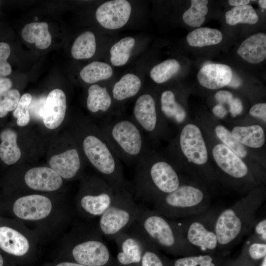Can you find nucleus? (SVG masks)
Returning <instances> with one entry per match:
<instances>
[{
	"label": "nucleus",
	"instance_id": "obj_25",
	"mask_svg": "<svg viewBox=\"0 0 266 266\" xmlns=\"http://www.w3.org/2000/svg\"><path fill=\"white\" fill-rule=\"evenodd\" d=\"M17 139V133L11 129H4L0 133V159L6 165H13L21 158Z\"/></svg>",
	"mask_w": 266,
	"mask_h": 266
},
{
	"label": "nucleus",
	"instance_id": "obj_16",
	"mask_svg": "<svg viewBox=\"0 0 266 266\" xmlns=\"http://www.w3.org/2000/svg\"><path fill=\"white\" fill-rule=\"evenodd\" d=\"M51 200L39 195H31L17 199L13 211L18 218L26 220H38L48 216L52 210Z\"/></svg>",
	"mask_w": 266,
	"mask_h": 266
},
{
	"label": "nucleus",
	"instance_id": "obj_31",
	"mask_svg": "<svg viewBox=\"0 0 266 266\" xmlns=\"http://www.w3.org/2000/svg\"><path fill=\"white\" fill-rule=\"evenodd\" d=\"M223 35L219 30L202 27L197 29L188 33L187 41L193 47H203L219 43Z\"/></svg>",
	"mask_w": 266,
	"mask_h": 266
},
{
	"label": "nucleus",
	"instance_id": "obj_30",
	"mask_svg": "<svg viewBox=\"0 0 266 266\" xmlns=\"http://www.w3.org/2000/svg\"><path fill=\"white\" fill-rule=\"evenodd\" d=\"M96 48L94 33L86 31L80 34L74 40L71 47V55L77 60L89 59L95 54Z\"/></svg>",
	"mask_w": 266,
	"mask_h": 266
},
{
	"label": "nucleus",
	"instance_id": "obj_9",
	"mask_svg": "<svg viewBox=\"0 0 266 266\" xmlns=\"http://www.w3.org/2000/svg\"><path fill=\"white\" fill-rule=\"evenodd\" d=\"M115 193L100 176L92 178L83 187L78 200L79 208L89 217H100L111 203Z\"/></svg>",
	"mask_w": 266,
	"mask_h": 266
},
{
	"label": "nucleus",
	"instance_id": "obj_37",
	"mask_svg": "<svg viewBox=\"0 0 266 266\" xmlns=\"http://www.w3.org/2000/svg\"><path fill=\"white\" fill-rule=\"evenodd\" d=\"M217 137L225 146L238 155L240 158L245 157L247 155L246 148L238 142L226 127L218 125L215 129Z\"/></svg>",
	"mask_w": 266,
	"mask_h": 266
},
{
	"label": "nucleus",
	"instance_id": "obj_32",
	"mask_svg": "<svg viewBox=\"0 0 266 266\" xmlns=\"http://www.w3.org/2000/svg\"><path fill=\"white\" fill-rule=\"evenodd\" d=\"M133 37H125L113 44L110 49V62L115 66H123L128 62L135 45Z\"/></svg>",
	"mask_w": 266,
	"mask_h": 266
},
{
	"label": "nucleus",
	"instance_id": "obj_52",
	"mask_svg": "<svg viewBox=\"0 0 266 266\" xmlns=\"http://www.w3.org/2000/svg\"><path fill=\"white\" fill-rule=\"evenodd\" d=\"M240 81L236 80V78H235L234 80L232 79L228 85L231 87L233 88H237L240 85Z\"/></svg>",
	"mask_w": 266,
	"mask_h": 266
},
{
	"label": "nucleus",
	"instance_id": "obj_39",
	"mask_svg": "<svg viewBox=\"0 0 266 266\" xmlns=\"http://www.w3.org/2000/svg\"><path fill=\"white\" fill-rule=\"evenodd\" d=\"M210 255H190L175 260L172 266H217Z\"/></svg>",
	"mask_w": 266,
	"mask_h": 266
},
{
	"label": "nucleus",
	"instance_id": "obj_27",
	"mask_svg": "<svg viewBox=\"0 0 266 266\" xmlns=\"http://www.w3.org/2000/svg\"><path fill=\"white\" fill-rule=\"evenodd\" d=\"M231 133L241 144L250 148H260L265 141L264 130L258 125L236 126L233 129Z\"/></svg>",
	"mask_w": 266,
	"mask_h": 266
},
{
	"label": "nucleus",
	"instance_id": "obj_4",
	"mask_svg": "<svg viewBox=\"0 0 266 266\" xmlns=\"http://www.w3.org/2000/svg\"><path fill=\"white\" fill-rule=\"evenodd\" d=\"M91 129L92 131L84 134L81 140L86 158L115 193L126 190L132 191L131 186L124 175L121 162L110 147L100 128L92 126Z\"/></svg>",
	"mask_w": 266,
	"mask_h": 266
},
{
	"label": "nucleus",
	"instance_id": "obj_36",
	"mask_svg": "<svg viewBox=\"0 0 266 266\" xmlns=\"http://www.w3.org/2000/svg\"><path fill=\"white\" fill-rule=\"evenodd\" d=\"M190 7L184 12L182 18L185 23L193 27H199L205 21L208 8L207 0H192Z\"/></svg>",
	"mask_w": 266,
	"mask_h": 266
},
{
	"label": "nucleus",
	"instance_id": "obj_19",
	"mask_svg": "<svg viewBox=\"0 0 266 266\" xmlns=\"http://www.w3.org/2000/svg\"><path fill=\"white\" fill-rule=\"evenodd\" d=\"M24 179L29 187L42 191H55L63 184L62 177L48 167H33L27 171Z\"/></svg>",
	"mask_w": 266,
	"mask_h": 266
},
{
	"label": "nucleus",
	"instance_id": "obj_8",
	"mask_svg": "<svg viewBox=\"0 0 266 266\" xmlns=\"http://www.w3.org/2000/svg\"><path fill=\"white\" fill-rule=\"evenodd\" d=\"M218 212L209 208L201 213L177 221L185 239L190 245L205 252L213 251L218 248L214 228Z\"/></svg>",
	"mask_w": 266,
	"mask_h": 266
},
{
	"label": "nucleus",
	"instance_id": "obj_5",
	"mask_svg": "<svg viewBox=\"0 0 266 266\" xmlns=\"http://www.w3.org/2000/svg\"><path fill=\"white\" fill-rule=\"evenodd\" d=\"M135 224L159 248L173 254H190L198 251L185 239L177 221L142 204L138 206Z\"/></svg>",
	"mask_w": 266,
	"mask_h": 266
},
{
	"label": "nucleus",
	"instance_id": "obj_3",
	"mask_svg": "<svg viewBox=\"0 0 266 266\" xmlns=\"http://www.w3.org/2000/svg\"><path fill=\"white\" fill-rule=\"evenodd\" d=\"M100 129L119 160L128 166H134L151 149L132 116L116 115L102 122Z\"/></svg>",
	"mask_w": 266,
	"mask_h": 266
},
{
	"label": "nucleus",
	"instance_id": "obj_28",
	"mask_svg": "<svg viewBox=\"0 0 266 266\" xmlns=\"http://www.w3.org/2000/svg\"><path fill=\"white\" fill-rule=\"evenodd\" d=\"M160 105L162 113L166 118L177 124H180L185 120L186 111L176 100L174 93L171 90H166L162 93Z\"/></svg>",
	"mask_w": 266,
	"mask_h": 266
},
{
	"label": "nucleus",
	"instance_id": "obj_22",
	"mask_svg": "<svg viewBox=\"0 0 266 266\" xmlns=\"http://www.w3.org/2000/svg\"><path fill=\"white\" fill-rule=\"evenodd\" d=\"M237 54L251 64H258L266 58V35L258 33L246 39L240 45Z\"/></svg>",
	"mask_w": 266,
	"mask_h": 266
},
{
	"label": "nucleus",
	"instance_id": "obj_26",
	"mask_svg": "<svg viewBox=\"0 0 266 266\" xmlns=\"http://www.w3.org/2000/svg\"><path fill=\"white\" fill-rule=\"evenodd\" d=\"M22 36L24 40L30 43H34L40 49L47 48L52 42L48 24L45 22L27 24L22 31Z\"/></svg>",
	"mask_w": 266,
	"mask_h": 266
},
{
	"label": "nucleus",
	"instance_id": "obj_2",
	"mask_svg": "<svg viewBox=\"0 0 266 266\" xmlns=\"http://www.w3.org/2000/svg\"><path fill=\"white\" fill-rule=\"evenodd\" d=\"M264 200V192L255 190L218 212L214 226L218 248L229 249L238 244L252 231L257 212Z\"/></svg>",
	"mask_w": 266,
	"mask_h": 266
},
{
	"label": "nucleus",
	"instance_id": "obj_50",
	"mask_svg": "<svg viewBox=\"0 0 266 266\" xmlns=\"http://www.w3.org/2000/svg\"><path fill=\"white\" fill-rule=\"evenodd\" d=\"M250 1L248 0H229L228 1L230 5L235 6L248 5Z\"/></svg>",
	"mask_w": 266,
	"mask_h": 266
},
{
	"label": "nucleus",
	"instance_id": "obj_13",
	"mask_svg": "<svg viewBox=\"0 0 266 266\" xmlns=\"http://www.w3.org/2000/svg\"><path fill=\"white\" fill-rule=\"evenodd\" d=\"M114 240L118 249L117 260L120 266H140L142 245L133 224Z\"/></svg>",
	"mask_w": 266,
	"mask_h": 266
},
{
	"label": "nucleus",
	"instance_id": "obj_11",
	"mask_svg": "<svg viewBox=\"0 0 266 266\" xmlns=\"http://www.w3.org/2000/svg\"><path fill=\"white\" fill-rule=\"evenodd\" d=\"M156 105L154 96L145 92L136 99L132 116L148 140L151 141L159 136L162 131Z\"/></svg>",
	"mask_w": 266,
	"mask_h": 266
},
{
	"label": "nucleus",
	"instance_id": "obj_18",
	"mask_svg": "<svg viewBox=\"0 0 266 266\" xmlns=\"http://www.w3.org/2000/svg\"><path fill=\"white\" fill-rule=\"evenodd\" d=\"M66 96L63 91L55 89L48 95L42 114L45 126L49 129L58 128L63 122L66 112Z\"/></svg>",
	"mask_w": 266,
	"mask_h": 266
},
{
	"label": "nucleus",
	"instance_id": "obj_51",
	"mask_svg": "<svg viewBox=\"0 0 266 266\" xmlns=\"http://www.w3.org/2000/svg\"><path fill=\"white\" fill-rule=\"evenodd\" d=\"M56 266H86L77 263L64 262L58 264Z\"/></svg>",
	"mask_w": 266,
	"mask_h": 266
},
{
	"label": "nucleus",
	"instance_id": "obj_45",
	"mask_svg": "<svg viewBox=\"0 0 266 266\" xmlns=\"http://www.w3.org/2000/svg\"><path fill=\"white\" fill-rule=\"evenodd\" d=\"M229 111L231 115L235 117L242 112L243 106L241 100L237 98H233L229 104Z\"/></svg>",
	"mask_w": 266,
	"mask_h": 266
},
{
	"label": "nucleus",
	"instance_id": "obj_14",
	"mask_svg": "<svg viewBox=\"0 0 266 266\" xmlns=\"http://www.w3.org/2000/svg\"><path fill=\"white\" fill-rule=\"evenodd\" d=\"M132 6L126 0H112L100 5L96 12V18L103 28L117 30L124 26L129 21Z\"/></svg>",
	"mask_w": 266,
	"mask_h": 266
},
{
	"label": "nucleus",
	"instance_id": "obj_56",
	"mask_svg": "<svg viewBox=\"0 0 266 266\" xmlns=\"http://www.w3.org/2000/svg\"><path fill=\"white\" fill-rule=\"evenodd\" d=\"M249 266L243 265V266Z\"/></svg>",
	"mask_w": 266,
	"mask_h": 266
},
{
	"label": "nucleus",
	"instance_id": "obj_38",
	"mask_svg": "<svg viewBox=\"0 0 266 266\" xmlns=\"http://www.w3.org/2000/svg\"><path fill=\"white\" fill-rule=\"evenodd\" d=\"M32 101L31 94L26 93L20 97L17 106L13 112L17 119V124L21 127L25 126L30 121V106Z\"/></svg>",
	"mask_w": 266,
	"mask_h": 266
},
{
	"label": "nucleus",
	"instance_id": "obj_29",
	"mask_svg": "<svg viewBox=\"0 0 266 266\" xmlns=\"http://www.w3.org/2000/svg\"><path fill=\"white\" fill-rule=\"evenodd\" d=\"M113 74L111 66L100 61H94L88 64L80 72L81 79L88 84H94L107 80L111 78Z\"/></svg>",
	"mask_w": 266,
	"mask_h": 266
},
{
	"label": "nucleus",
	"instance_id": "obj_24",
	"mask_svg": "<svg viewBox=\"0 0 266 266\" xmlns=\"http://www.w3.org/2000/svg\"><path fill=\"white\" fill-rule=\"evenodd\" d=\"M142 87V81L136 74L128 73L113 86L111 94L115 103L124 101L136 96Z\"/></svg>",
	"mask_w": 266,
	"mask_h": 266
},
{
	"label": "nucleus",
	"instance_id": "obj_12",
	"mask_svg": "<svg viewBox=\"0 0 266 266\" xmlns=\"http://www.w3.org/2000/svg\"><path fill=\"white\" fill-rule=\"evenodd\" d=\"M179 146L189 163L202 165L208 160V152L200 129L194 124L185 126L179 136Z\"/></svg>",
	"mask_w": 266,
	"mask_h": 266
},
{
	"label": "nucleus",
	"instance_id": "obj_41",
	"mask_svg": "<svg viewBox=\"0 0 266 266\" xmlns=\"http://www.w3.org/2000/svg\"><path fill=\"white\" fill-rule=\"evenodd\" d=\"M249 256L254 260H258L266 257V243L257 240L250 236L245 244Z\"/></svg>",
	"mask_w": 266,
	"mask_h": 266
},
{
	"label": "nucleus",
	"instance_id": "obj_44",
	"mask_svg": "<svg viewBox=\"0 0 266 266\" xmlns=\"http://www.w3.org/2000/svg\"><path fill=\"white\" fill-rule=\"evenodd\" d=\"M215 98L219 104L224 105V104H230L233 99V95L228 91L221 90L216 93Z\"/></svg>",
	"mask_w": 266,
	"mask_h": 266
},
{
	"label": "nucleus",
	"instance_id": "obj_42",
	"mask_svg": "<svg viewBox=\"0 0 266 266\" xmlns=\"http://www.w3.org/2000/svg\"><path fill=\"white\" fill-rule=\"evenodd\" d=\"M253 233L250 236L252 238L261 242L266 243V219L264 218L256 221L252 229Z\"/></svg>",
	"mask_w": 266,
	"mask_h": 266
},
{
	"label": "nucleus",
	"instance_id": "obj_40",
	"mask_svg": "<svg viewBox=\"0 0 266 266\" xmlns=\"http://www.w3.org/2000/svg\"><path fill=\"white\" fill-rule=\"evenodd\" d=\"M20 99L18 90L11 89L0 98V118L5 117L10 111L14 110Z\"/></svg>",
	"mask_w": 266,
	"mask_h": 266
},
{
	"label": "nucleus",
	"instance_id": "obj_54",
	"mask_svg": "<svg viewBox=\"0 0 266 266\" xmlns=\"http://www.w3.org/2000/svg\"><path fill=\"white\" fill-rule=\"evenodd\" d=\"M4 260L2 256L0 254V266H3Z\"/></svg>",
	"mask_w": 266,
	"mask_h": 266
},
{
	"label": "nucleus",
	"instance_id": "obj_10",
	"mask_svg": "<svg viewBox=\"0 0 266 266\" xmlns=\"http://www.w3.org/2000/svg\"><path fill=\"white\" fill-rule=\"evenodd\" d=\"M102 236L97 228L92 235L75 242L71 255L76 263L86 266H108L111 255Z\"/></svg>",
	"mask_w": 266,
	"mask_h": 266
},
{
	"label": "nucleus",
	"instance_id": "obj_53",
	"mask_svg": "<svg viewBox=\"0 0 266 266\" xmlns=\"http://www.w3.org/2000/svg\"><path fill=\"white\" fill-rule=\"evenodd\" d=\"M259 3L261 7L263 9L266 8V0H260Z\"/></svg>",
	"mask_w": 266,
	"mask_h": 266
},
{
	"label": "nucleus",
	"instance_id": "obj_20",
	"mask_svg": "<svg viewBox=\"0 0 266 266\" xmlns=\"http://www.w3.org/2000/svg\"><path fill=\"white\" fill-rule=\"evenodd\" d=\"M232 77L231 68L227 65L221 64L206 65L197 74L200 84L211 90L218 89L228 85Z\"/></svg>",
	"mask_w": 266,
	"mask_h": 266
},
{
	"label": "nucleus",
	"instance_id": "obj_1",
	"mask_svg": "<svg viewBox=\"0 0 266 266\" xmlns=\"http://www.w3.org/2000/svg\"><path fill=\"white\" fill-rule=\"evenodd\" d=\"M132 188L135 197L153 203L182 183L175 167L151 148L136 163Z\"/></svg>",
	"mask_w": 266,
	"mask_h": 266
},
{
	"label": "nucleus",
	"instance_id": "obj_6",
	"mask_svg": "<svg viewBox=\"0 0 266 266\" xmlns=\"http://www.w3.org/2000/svg\"><path fill=\"white\" fill-rule=\"evenodd\" d=\"M206 193L197 186L181 183L175 191L155 201V209L166 217L174 220L201 213L210 208Z\"/></svg>",
	"mask_w": 266,
	"mask_h": 266
},
{
	"label": "nucleus",
	"instance_id": "obj_46",
	"mask_svg": "<svg viewBox=\"0 0 266 266\" xmlns=\"http://www.w3.org/2000/svg\"><path fill=\"white\" fill-rule=\"evenodd\" d=\"M10 53L9 45L5 42H0V63L7 61Z\"/></svg>",
	"mask_w": 266,
	"mask_h": 266
},
{
	"label": "nucleus",
	"instance_id": "obj_7",
	"mask_svg": "<svg viewBox=\"0 0 266 266\" xmlns=\"http://www.w3.org/2000/svg\"><path fill=\"white\" fill-rule=\"evenodd\" d=\"M138 206L131 190L115 193L111 203L100 216L98 229L102 236L114 240L135 222Z\"/></svg>",
	"mask_w": 266,
	"mask_h": 266
},
{
	"label": "nucleus",
	"instance_id": "obj_21",
	"mask_svg": "<svg viewBox=\"0 0 266 266\" xmlns=\"http://www.w3.org/2000/svg\"><path fill=\"white\" fill-rule=\"evenodd\" d=\"M49 164L51 168L62 178L71 179L80 171L82 161L77 148L74 147L52 156Z\"/></svg>",
	"mask_w": 266,
	"mask_h": 266
},
{
	"label": "nucleus",
	"instance_id": "obj_48",
	"mask_svg": "<svg viewBox=\"0 0 266 266\" xmlns=\"http://www.w3.org/2000/svg\"><path fill=\"white\" fill-rule=\"evenodd\" d=\"M12 72V68L8 61L0 63V77H6Z\"/></svg>",
	"mask_w": 266,
	"mask_h": 266
},
{
	"label": "nucleus",
	"instance_id": "obj_47",
	"mask_svg": "<svg viewBox=\"0 0 266 266\" xmlns=\"http://www.w3.org/2000/svg\"><path fill=\"white\" fill-rule=\"evenodd\" d=\"M12 85V81L9 78L0 77V98L11 89Z\"/></svg>",
	"mask_w": 266,
	"mask_h": 266
},
{
	"label": "nucleus",
	"instance_id": "obj_43",
	"mask_svg": "<svg viewBox=\"0 0 266 266\" xmlns=\"http://www.w3.org/2000/svg\"><path fill=\"white\" fill-rule=\"evenodd\" d=\"M251 115L266 122V103H259L254 104L249 110Z\"/></svg>",
	"mask_w": 266,
	"mask_h": 266
},
{
	"label": "nucleus",
	"instance_id": "obj_34",
	"mask_svg": "<svg viewBox=\"0 0 266 266\" xmlns=\"http://www.w3.org/2000/svg\"><path fill=\"white\" fill-rule=\"evenodd\" d=\"M226 23L234 26L238 23L256 24L259 17L253 7L250 5L234 6L225 14Z\"/></svg>",
	"mask_w": 266,
	"mask_h": 266
},
{
	"label": "nucleus",
	"instance_id": "obj_17",
	"mask_svg": "<svg viewBox=\"0 0 266 266\" xmlns=\"http://www.w3.org/2000/svg\"><path fill=\"white\" fill-rule=\"evenodd\" d=\"M115 104L106 87L94 84L89 87L87 108L91 113L102 118V122L121 113L114 109Z\"/></svg>",
	"mask_w": 266,
	"mask_h": 266
},
{
	"label": "nucleus",
	"instance_id": "obj_33",
	"mask_svg": "<svg viewBox=\"0 0 266 266\" xmlns=\"http://www.w3.org/2000/svg\"><path fill=\"white\" fill-rule=\"evenodd\" d=\"M135 227L142 245V254L140 266H165L158 253V247L139 229L135 222Z\"/></svg>",
	"mask_w": 266,
	"mask_h": 266
},
{
	"label": "nucleus",
	"instance_id": "obj_49",
	"mask_svg": "<svg viewBox=\"0 0 266 266\" xmlns=\"http://www.w3.org/2000/svg\"><path fill=\"white\" fill-rule=\"evenodd\" d=\"M213 114L220 118H223L228 113V110L223 105L218 104L214 106L212 109Z\"/></svg>",
	"mask_w": 266,
	"mask_h": 266
},
{
	"label": "nucleus",
	"instance_id": "obj_23",
	"mask_svg": "<svg viewBox=\"0 0 266 266\" xmlns=\"http://www.w3.org/2000/svg\"><path fill=\"white\" fill-rule=\"evenodd\" d=\"M30 247L27 238L16 230L8 227H0V248L6 253L22 256Z\"/></svg>",
	"mask_w": 266,
	"mask_h": 266
},
{
	"label": "nucleus",
	"instance_id": "obj_15",
	"mask_svg": "<svg viewBox=\"0 0 266 266\" xmlns=\"http://www.w3.org/2000/svg\"><path fill=\"white\" fill-rule=\"evenodd\" d=\"M212 154L219 168L233 180L242 181L248 176L249 170L246 164L224 144L215 145Z\"/></svg>",
	"mask_w": 266,
	"mask_h": 266
},
{
	"label": "nucleus",
	"instance_id": "obj_55",
	"mask_svg": "<svg viewBox=\"0 0 266 266\" xmlns=\"http://www.w3.org/2000/svg\"><path fill=\"white\" fill-rule=\"evenodd\" d=\"M261 266H266V257L263 258Z\"/></svg>",
	"mask_w": 266,
	"mask_h": 266
},
{
	"label": "nucleus",
	"instance_id": "obj_35",
	"mask_svg": "<svg viewBox=\"0 0 266 266\" xmlns=\"http://www.w3.org/2000/svg\"><path fill=\"white\" fill-rule=\"evenodd\" d=\"M180 67L178 61L173 59H168L155 66L150 71V76L155 83L163 84L176 75Z\"/></svg>",
	"mask_w": 266,
	"mask_h": 266
}]
</instances>
